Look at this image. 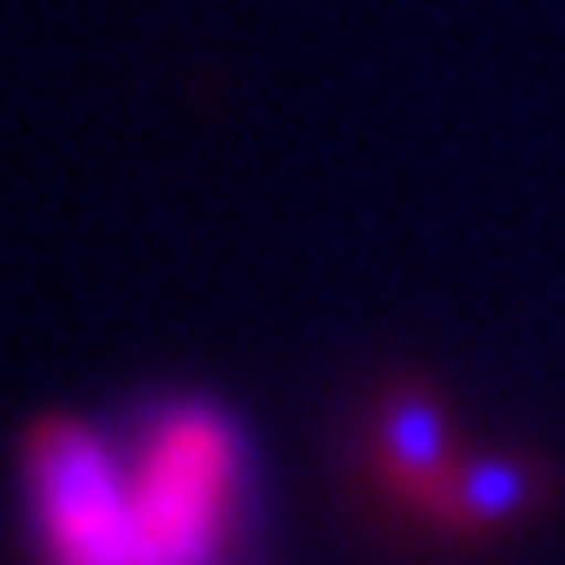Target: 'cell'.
<instances>
[{
  "label": "cell",
  "mask_w": 565,
  "mask_h": 565,
  "mask_svg": "<svg viewBox=\"0 0 565 565\" xmlns=\"http://www.w3.org/2000/svg\"><path fill=\"white\" fill-rule=\"evenodd\" d=\"M234 508V436L215 409H170L130 468L137 559L143 565H215Z\"/></svg>",
  "instance_id": "obj_1"
},
{
  "label": "cell",
  "mask_w": 565,
  "mask_h": 565,
  "mask_svg": "<svg viewBox=\"0 0 565 565\" xmlns=\"http://www.w3.org/2000/svg\"><path fill=\"white\" fill-rule=\"evenodd\" d=\"M33 508L53 565H143L137 559V513H130V468L78 429V423H40L26 443Z\"/></svg>",
  "instance_id": "obj_2"
}]
</instances>
